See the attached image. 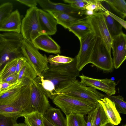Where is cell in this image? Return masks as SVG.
Returning <instances> with one entry per match:
<instances>
[{"label":"cell","instance_id":"9c48e42d","mask_svg":"<svg viewBox=\"0 0 126 126\" xmlns=\"http://www.w3.org/2000/svg\"><path fill=\"white\" fill-rule=\"evenodd\" d=\"M96 38L93 31L79 40L80 44V49L75 57L77 67L79 72L86 65L90 63L91 56Z\"/></svg>","mask_w":126,"mask_h":126},{"label":"cell","instance_id":"484cf974","mask_svg":"<svg viewBox=\"0 0 126 126\" xmlns=\"http://www.w3.org/2000/svg\"><path fill=\"white\" fill-rule=\"evenodd\" d=\"M25 123L28 126H44L42 114L33 112L23 117Z\"/></svg>","mask_w":126,"mask_h":126},{"label":"cell","instance_id":"f35d334b","mask_svg":"<svg viewBox=\"0 0 126 126\" xmlns=\"http://www.w3.org/2000/svg\"><path fill=\"white\" fill-rule=\"evenodd\" d=\"M27 62L26 58L24 57L18 58L17 59V62L15 73L18 75L20 71L25 63Z\"/></svg>","mask_w":126,"mask_h":126},{"label":"cell","instance_id":"c3c4849f","mask_svg":"<svg viewBox=\"0 0 126 126\" xmlns=\"http://www.w3.org/2000/svg\"></svg>","mask_w":126,"mask_h":126},{"label":"cell","instance_id":"ffe728a7","mask_svg":"<svg viewBox=\"0 0 126 126\" xmlns=\"http://www.w3.org/2000/svg\"><path fill=\"white\" fill-rule=\"evenodd\" d=\"M67 29L77 36L79 40L93 32L90 23L85 18L72 24Z\"/></svg>","mask_w":126,"mask_h":126},{"label":"cell","instance_id":"bcb514c9","mask_svg":"<svg viewBox=\"0 0 126 126\" xmlns=\"http://www.w3.org/2000/svg\"><path fill=\"white\" fill-rule=\"evenodd\" d=\"M106 126H114L111 123H109L107 124ZM123 126H126V125H125Z\"/></svg>","mask_w":126,"mask_h":126},{"label":"cell","instance_id":"f546056e","mask_svg":"<svg viewBox=\"0 0 126 126\" xmlns=\"http://www.w3.org/2000/svg\"><path fill=\"white\" fill-rule=\"evenodd\" d=\"M17 58L13 60L6 63L3 68L0 71V80L2 81L4 79L15 73Z\"/></svg>","mask_w":126,"mask_h":126},{"label":"cell","instance_id":"30bf717a","mask_svg":"<svg viewBox=\"0 0 126 126\" xmlns=\"http://www.w3.org/2000/svg\"><path fill=\"white\" fill-rule=\"evenodd\" d=\"M30 103L33 112L43 115L50 106L48 97L34 80L31 84Z\"/></svg>","mask_w":126,"mask_h":126},{"label":"cell","instance_id":"d590c367","mask_svg":"<svg viewBox=\"0 0 126 126\" xmlns=\"http://www.w3.org/2000/svg\"><path fill=\"white\" fill-rule=\"evenodd\" d=\"M96 107L88 114L86 126H94L96 113Z\"/></svg>","mask_w":126,"mask_h":126},{"label":"cell","instance_id":"7402d4cb","mask_svg":"<svg viewBox=\"0 0 126 126\" xmlns=\"http://www.w3.org/2000/svg\"><path fill=\"white\" fill-rule=\"evenodd\" d=\"M41 75L44 79L49 80L53 83L55 87V90L64 83L76 79V77L63 75L51 72H44Z\"/></svg>","mask_w":126,"mask_h":126},{"label":"cell","instance_id":"9a60e30c","mask_svg":"<svg viewBox=\"0 0 126 126\" xmlns=\"http://www.w3.org/2000/svg\"><path fill=\"white\" fill-rule=\"evenodd\" d=\"M32 42L38 49L49 53H61L60 47L48 35L41 34Z\"/></svg>","mask_w":126,"mask_h":126},{"label":"cell","instance_id":"7a4b0ae2","mask_svg":"<svg viewBox=\"0 0 126 126\" xmlns=\"http://www.w3.org/2000/svg\"><path fill=\"white\" fill-rule=\"evenodd\" d=\"M59 94H64L97 105L98 101L105 97V95L92 87L83 84L76 79L66 83L56 90L54 96Z\"/></svg>","mask_w":126,"mask_h":126},{"label":"cell","instance_id":"277c9868","mask_svg":"<svg viewBox=\"0 0 126 126\" xmlns=\"http://www.w3.org/2000/svg\"><path fill=\"white\" fill-rule=\"evenodd\" d=\"M53 103L59 108L66 116L71 113L88 114L97 105L64 94H58L52 99Z\"/></svg>","mask_w":126,"mask_h":126},{"label":"cell","instance_id":"74e56055","mask_svg":"<svg viewBox=\"0 0 126 126\" xmlns=\"http://www.w3.org/2000/svg\"><path fill=\"white\" fill-rule=\"evenodd\" d=\"M91 0H82V1L70 4L73 8H75L84 11L85 10V7L87 3L89 2Z\"/></svg>","mask_w":126,"mask_h":126},{"label":"cell","instance_id":"d6986e66","mask_svg":"<svg viewBox=\"0 0 126 126\" xmlns=\"http://www.w3.org/2000/svg\"><path fill=\"white\" fill-rule=\"evenodd\" d=\"M43 115L47 120L54 126H67L66 118L59 109L50 106Z\"/></svg>","mask_w":126,"mask_h":126},{"label":"cell","instance_id":"f1b7e54d","mask_svg":"<svg viewBox=\"0 0 126 126\" xmlns=\"http://www.w3.org/2000/svg\"><path fill=\"white\" fill-rule=\"evenodd\" d=\"M84 115L71 113L66 116L67 126H86Z\"/></svg>","mask_w":126,"mask_h":126},{"label":"cell","instance_id":"7dc6e473","mask_svg":"<svg viewBox=\"0 0 126 126\" xmlns=\"http://www.w3.org/2000/svg\"><path fill=\"white\" fill-rule=\"evenodd\" d=\"M2 81L0 80V92L1 91L2 88Z\"/></svg>","mask_w":126,"mask_h":126},{"label":"cell","instance_id":"44dd1931","mask_svg":"<svg viewBox=\"0 0 126 126\" xmlns=\"http://www.w3.org/2000/svg\"><path fill=\"white\" fill-rule=\"evenodd\" d=\"M50 14L56 20L58 24L62 26L65 29H68L72 24L84 18H79L64 13L52 10L45 11Z\"/></svg>","mask_w":126,"mask_h":126},{"label":"cell","instance_id":"836d02e7","mask_svg":"<svg viewBox=\"0 0 126 126\" xmlns=\"http://www.w3.org/2000/svg\"><path fill=\"white\" fill-rule=\"evenodd\" d=\"M18 118L0 114V126H15Z\"/></svg>","mask_w":126,"mask_h":126},{"label":"cell","instance_id":"e575fe53","mask_svg":"<svg viewBox=\"0 0 126 126\" xmlns=\"http://www.w3.org/2000/svg\"><path fill=\"white\" fill-rule=\"evenodd\" d=\"M86 10H93L97 12H100V9L98 0H91L86 6Z\"/></svg>","mask_w":126,"mask_h":126},{"label":"cell","instance_id":"6da1fadb","mask_svg":"<svg viewBox=\"0 0 126 126\" xmlns=\"http://www.w3.org/2000/svg\"><path fill=\"white\" fill-rule=\"evenodd\" d=\"M31 82L22 86L10 97L0 101V114L19 118L33 112L30 103Z\"/></svg>","mask_w":126,"mask_h":126},{"label":"cell","instance_id":"1f68e13d","mask_svg":"<svg viewBox=\"0 0 126 126\" xmlns=\"http://www.w3.org/2000/svg\"><path fill=\"white\" fill-rule=\"evenodd\" d=\"M74 58L58 55H50L47 58L48 63L51 65H58L68 63L72 61Z\"/></svg>","mask_w":126,"mask_h":126},{"label":"cell","instance_id":"83f0119b","mask_svg":"<svg viewBox=\"0 0 126 126\" xmlns=\"http://www.w3.org/2000/svg\"><path fill=\"white\" fill-rule=\"evenodd\" d=\"M112 9L123 18L126 16V2L124 0H106Z\"/></svg>","mask_w":126,"mask_h":126},{"label":"cell","instance_id":"4fadbf2b","mask_svg":"<svg viewBox=\"0 0 126 126\" xmlns=\"http://www.w3.org/2000/svg\"><path fill=\"white\" fill-rule=\"evenodd\" d=\"M37 1L43 10L45 11L52 10L65 13L72 16L84 15V11L73 8L70 4L55 3L49 0H37Z\"/></svg>","mask_w":126,"mask_h":126},{"label":"cell","instance_id":"d4e9b609","mask_svg":"<svg viewBox=\"0 0 126 126\" xmlns=\"http://www.w3.org/2000/svg\"><path fill=\"white\" fill-rule=\"evenodd\" d=\"M37 76L34 69L26 62L19 72L17 80L19 81L27 79L32 81L34 80Z\"/></svg>","mask_w":126,"mask_h":126},{"label":"cell","instance_id":"7c38bea8","mask_svg":"<svg viewBox=\"0 0 126 126\" xmlns=\"http://www.w3.org/2000/svg\"><path fill=\"white\" fill-rule=\"evenodd\" d=\"M114 67L119 68L126 58V35L123 32L113 38L111 45Z\"/></svg>","mask_w":126,"mask_h":126},{"label":"cell","instance_id":"b9f144b4","mask_svg":"<svg viewBox=\"0 0 126 126\" xmlns=\"http://www.w3.org/2000/svg\"><path fill=\"white\" fill-rule=\"evenodd\" d=\"M18 77V75L15 73L4 79L2 81L8 83H13L17 81Z\"/></svg>","mask_w":126,"mask_h":126},{"label":"cell","instance_id":"ee69618b","mask_svg":"<svg viewBox=\"0 0 126 126\" xmlns=\"http://www.w3.org/2000/svg\"><path fill=\"white\" fill-rule=\"evenodd\" d=\"M43 122L44 126H54L47 120L44 117Z\"/></svg>","mask_w":126,"mask_h":126},{"label":"cell","instance_id":"d6a6232c","mask_svg":"<svg viewBox=\"0 0 126 126\" xmlns=\"http://www.w3.org/2000/svg\"><path fill=\"white\" fill-rule=\"evenodd\" d=\"M13 8V3L9 2L0 5V29L4 20L12 12Z\"/></svg>","mask_w":126,"mask_h":126},{"label":"cell","instance_id":"ba28073f","mask_svg":"<svg viewBox=\"0 0 126 126\" xmlns=\"http://www.w3.org/2000/svg\"><path fill=\"white\" fill-rule=\"evenodd\" d=\"M85 18L90 23L96 37L100 39L105 47L111 53L113 38L107 28L103 12H99L93 16Z\"/></svg>","mask_w":126,"mask_h":126},{"label":"cell","instance_id":"52a82bcc","mask_svg":"<svg viewBox=\"0 0 126 126\" xmlns=\"http://www.w3.org/2000/svg\"><path fill=\"white\" fill-rule=\"evenodd\" d=\"M90 63L105 72H111L113 70L111 53L105 47L99 38H96Z\"/></svg>","mask_w":126,"mask_h":126},{"label":"cell","instance_id":"8d00e7d4","mask_svg":"<svg viewBox=\"0 0 126 126\" xmlns=\"http://www.w3.org/2000/svg\"><path fill=\"white\" fill-rule=\"evenodd\" d=\"M99 1L100 8V12H103L108 11L113 13L112 9L106 0H99Z\"/></svg>","mask_w":126,"mask_h":126},{"label":"cell","instance_id":"603a6c76","mask_svg":"<svg viewBox=\"0 0 126 126\" xmlns=\"http://www.w3.org/2000/svg\"><path fill=\"white\" fill-rule=\"evenodd\" d=\"M106 24L113 38L123 32L122 26L106 12H102Z\"/></svg>","mask_w":126,"mask_h":126},{"label":"cell","instance_id":"cb8c5ba5","mask_svg":"<svg viewBox=\"0 0 126 126\" xmlns=\"http://www.w3.org/2000/svg\"><path fill=\"white\" fill-rule=\"evenodd\" d=\"M34 80L47 97L52 100L55 90L53 83L49 80L44 79L42 75L37 77Z\"/></svg>","mask_w":126,"mask_h":126},{"label":"cell","instance_id":"2e32d148","mask_svg":"<svg viewBox=\"0 0 126 126\" xmlns=\"http://www.w3.org/2000/svg\"><path fill=\"white\" fill-rule=\"evenodd\" d=\"M21 23L20 13L16 9L12 12L4 20L0 29V32L21 33Z\"/></svg>","mask_w":126,"mask_h":126},{"label":"cell","instance_id":"60d3db41","mask_svg":"<svg viewBox=\"0 0 126 126\" xmlns=\"http://www.w3.org/2000/svg\"><path fill=\"white\" fill-rule=\"evenodd\" d=\"M106 12L110 16L119 23L122 27H123L125 29H126V22L125 20L118 16H116L114 14L108 11Z\"/></svg>","mask_w":126,"mask_h":126},{"label":"cell","instance_id":"ac0fdd59","mask_svg":"<svg viewBox=\"0 0 126 126\" xmlns=\"http://www.w3.org/2000/svg\"><path fill=\"white\" fill-rule=\"evenodd\" d=\"M98 102L103 108L110 123L117 125L121 123V118L112 101L105 96Z\"/></svg>","mask_w":126,"mask_h":126},{"label":"cell","instance_id":"8fae6325","mask_svg":"<svg viewBox=\"0 0 126 126\" xmlns=\"http://www.w3.org/2000/svg\"><path fill=\"white\" fill-rule=\"evenodd\" d=\"M79 77L81 79V83L85 86L102 91L107 96L112 95L115 93L116 84L112 79H95L83 74Z\"/></svg>","mask_w":126,"mask_h":126},{"label":"cell","instance_id":"f6af8a7d","mask_svg":"<svg viewBox=\"0 0 126 126\" xmlns=\"http://www.w3.org/2000/svg\"><path fill=\"white\" fill-rule=\"evenodd\" d=\"M15 126H28L25 123H19L16 124Z\"/></svg>","mask_w":126,"mask_h":126},{"label":"cell","instance_id":"5bb4252c","mask_svg":"<svg viewBox=\"0 0 126 126\" xmlns=\"http://www.w3.org/2000/svg\"><path fill=\"white\" fill-rule=\"evenodd\" d=\"M37 13L41 34H55L58 24L55 19L50 14L43 10L38 9Z\"/></svg>","mask_w":126,"mask_h":126},{"label":"cell","instance_id":"3957f363","mask_svg":"<svg viewBox=\"0 0 126 126\" xmlns=\"http://www.w3.org/2000/svg\"><path fill=\"white\" fill-rule=\"evenodd\" d=\"M23 38L21 33H0V67L16 58L23 57L21 47Z\"/></svg>","mask_w":126,"mask_h":126},{"label":"cell","instance_id":"4316f807","mask_svg":"<svg viewBox=\"0 0 126 126\" xmlns=\"http://www.w3.org/2000/svg\"><path fill=\"white\" fill-rule=\"evenodd\" d=\"M96 108V113L94 126H106L110 123L103 108L99 103Z\"/></svg>","mask_w":126,"mask_h":126},{"label":"cell","instance_id":"4dcf8cb0","mask_svg":"<svg viewBox=\"0 0 126 126\" xmlns=\"http://www.w3.org/2000/svg\"><path fill=\"white\" fill-rule=\"evenodd\" d=\"M107 97L114 103L119 113L126 114V103L122 96L112 95L107 96Z\"/></svg>","mask_w":126,"mask_h":126},{"label":"cell","instance_id":"5b68a950","mask_svg":"<svg viewBox=\"0 0 126 126\" xmlns=\"http://www.w3.org/2000/svg\"><path fill=\"white\" fill-rule=\"evenodd\" d=\"M23 55L35 71L38 76L47 68V58L45 55L41 54L32 42L23 39L21 47Z\"/></svg>","mask_w":126,"mask_h":126},{"label":"cell","instance_id":"e0dca14e","mask_svg":"<svg viewBox=\"0 0 126 126\" xmlns=\"http://www.w3.org/2000/svg\"><path fill=\"white\" fill-rule=\"evenodd\" d=\"M55 72L63 75L77 78L79 76V71L77 67L76 57L70 63L58 65H47V68L45 72Z\"/></svg>","mask_w":126,"mask_h":126},{"label":"cell","instance_id":"ab89813d","mask_svg":"<svg viewBox=\"0 0 126 126\" xmlns=\"http://www.w3.org/2000/svg\"><path fill=\"white\" fill-rule=\"evenodd\" d=\"M21 3L24 4L30 8L36 7L37 0H16Z\"/></svg>","mask_w":126,"mask_h":126},{"label":"cell","instance_id":"8992f818","mask_svg":"<svg viewBox=\"0 0 126 126\" xmlns=\"http://www.w3.org/2000/svg\"><path fill=\"white\" fill-rule=\"evenodd\" d=\"M37 7L30 8L22 21L21 33L24 39L32 41L42 34Z\"/></svg>","mask_w":126,"mask_h":126},{"label":"cell","instance_id":"7bdbcfd3","mask_svg":"<svg viewBox=\"0 0 126 126\" xmlns=\"http://www.w3.org/2000/svg\"><path fill=\"white\" fill-rule=\"evenodd\" d=\"M97 13L93 10H84V15H86L87 16H90L95 15Z\"/></svg>","mask_w":126,"mask_h":126}]
</instances>
